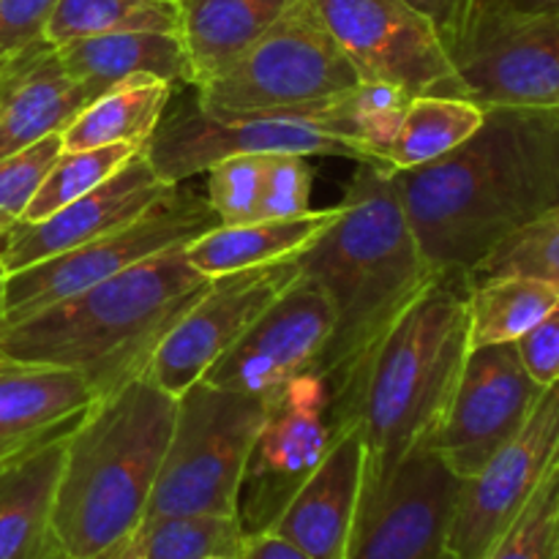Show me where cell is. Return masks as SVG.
<instances>
[{
	"instance_id": "obj_1",
	"label": "cell",
	"mask_w": 559,
	"mask_h": 559,
	"mask_svg": "<svg viewBox=\"0 0 559 559\" xmlns=\"http://www.w3.org/2000/svg\"><path fill=\"white\" fill-rule=\"evenodd\" d=\"M431 273H467L519 227L559 205V107H486L453 153L393 173Z\"/></svg>"
},
{
	"instance_id": "obj_2",
	"label": "cell",
	"mask_w": 559,
	"mask_h": 559,
	"mask_svg": "<svg viewBox=\"0 0 559 559\" xmlns=\"http://www.w3.org/2000/svg\"><path fill=\"white\" fill-rule=\"evenodd\" d=\"M467 278L437 273L331 391L333 429L366 448L364 495L380 489L445 415L469 353Z\"/></svg>"
},
{
	"instance_id": "obj_3",
	"label": "cell",
	"mask_w": 559,
	"mask_h": 559,
	"mask_svg": "<svg viewBox=\"0 0 559 559\" xmlns=\"http://www.w3.org/2000/svg\"><path fill=\"white\" fill-rule=\"evenodd\" d=\"M338 207L336 224L298 254L300 273L325 289L336 314L317 364L331 391L437 276L409 227L393 173L360 164Z\"/></svg>"
},
{
	"instance_id": "obj_4",
	"label": "cell",
	"mask_w": 559,
	"mask_h": 559,
	"mask_svg": "<svg viewBox=\"0 0 559 559\" xmlns=\"http://www.w3.org/2000/svg\"><path fill=\"white\" fill-rule=\"evenodd\" d=\"M175 413L178 399L142 369L69 431L52 502V538L66 559H96L142 527Z\"/></svg>"
},
{
	"instance_id": "obj_5",
	"label": "cell",
	"mask_w": 559,
	"mask_h": 559,
	"mask_svg": "<svg viewBox=\"0 0 559 559\" xmlns=\"http://www.w3.org/2000/svg\"><path fill=\"white\" fill-rule=\"evenodd\" d=\"M183 246L0 328V358L85 377L96 399L140 374L164 333L207 289Z\"/></svg>"
},
{
	"instance_id": "obj_6",
	"label": "cell",
	"mask_w": 559,
	"mask_h": 559,
	"mask_svg": "<svg viewBox=\"0 0 559 559\" xmlns=\"http://www.w3.org/2000/svg\"><path fill=\"white\" fill-rule=\"evenodd\" d=\"M267 399L200 380L178 396L173 437L147 502V519H238L240 486Z\"/></svg>"
},
{
	"instance_id": "obj_7",
	"label": "cell",
	"mask_w": 559,
	"mask_h": 559,
	"mask_svg": "<svg viewBox=\"0 0 559 559\" xmlns=\"http://www.w3.org/2000/svg\"><path fill=\"white\" fill-rule=\"evenodd\" d=\"M360 85L314 0L295 3L227 69L194 85V102L213 115L311 109Z\"/></svg>"
},
{
	"instance_id": "obj_8",
	"label": "cell",
	"mask_w": 559,
	"mask_h": 559,
	"mask_svg": "<svg viewBox=\"0 0 559 559\" xmlns=\"http://www.w3.org/2000/svg\"><path fill=\"white\" fill-rule=\"evenodd\" d=\"M342 98L311 109L254 115H213L191 98L164 109L145 142V156L167 186H180L191 175L207 173L222 158L240 153L338 156L374 164L349 131Z\"/></svg>"
},
{
	"instance_id": "obj_9",
	"label": "cell",
	"mask_w": 559,
	"mask_h": 559,
	"mask_svg": "<svg viewBox=\"0 0 559 559\" xmlns=\"http://www.w3.org/2000/svg\"><path fill=\"white\" fill-rule=\"evenodd\" d=\"M207 200L186 194L175 186L162 202L126 227L93 238L63 254L22 267L5 276L3 325H16L47 306L60 304L93 284L112 278L164 251L180 249L207 229L218 227Z\"/></svg>"
},
{
	"instance_id": "obj_10",
	"label": "cell",
	"mask_w": 559,
	"mask_h": 559,
	"mask_svg": "<svg viewBox=\"0 0 559 559\" xmlns=\"http://www.w3.org/2000/svg\"><path fill=\"white\" fill-rule=\"evenodd\" d=\"M464 93L484 107H559V11L473 3L445 38Z\"/></svg>"
},
{
	"instance_id": "obj_11",
	"label": "cell",
	"mask_w": 559,
	"mask_h": 559,
	"mask_svg": "<svg viewBox=\"0 0 559 559\" xmlns=\"http://www.w3.org/2000/svg\"><path fill=\"white\" fill-rule=\"evenodd\" d=\"M336 440L331 385L317 371L295 377L267 399L251 445L238 500L243 535L267 533L295 491L309 480Z\"/></svg>"
},
{
	"instance_id": "obj_12",
	"label": "cell",
	"mask_w": 559,
	"mask_h": 559,
	"mask_svg": "<svg viewBox=\"0 0 559 559\" xmlns=\"http://www.w3.org/2000/svg\"><path fill=\"white\" fill-rule=\"evenodd\" d=\"M360 82H391L409 96L467 98L445 41L407 0H314Z\"/></svg>"
},
{
	"instance_id": "obj_13",
	"label": "cell",
	"mask_w": 559,
	"mask_h": 559,
	"mask_svg": "<svg viewBox=\"0 0 559 559\" xmlns=\"http://www.w3.org/2000/svg\"><path fill=\"white\" fill-rule=\"evenodd\" d=\"M559 462V382L546 388L524 429L459 484L448 519L451 559H484L511 530Z\"/></svg>"
},
{
	"instance_id": "obj_14",
	"label": "cell",
	"mask_w": 559,
	"mask_h": 559,
	"mask_svg": "<svg viewBox=\"0 0 559 559\" xmlns=\"http://www.w3.org/2000/svg\"><path fill=\"white\" fill-rule=\"evenodd\" d=\"M544 391L524 369L516 344L469 347L445 415L426 445L456 478H469L524 429Z\"/></svg>"
},
{
	"instance_id": "obj_15",
	"label": "cell",
	"mask_w": 559,
	"mask_h": 559,
	"mask_svg": "<svg viewBox=\"0 0 559 559\" xmlns=\"http://www.w3.org/2000/svg\"><path fill=\"white\" fill-rule=\"evenodd\" d=\"M298 276V257H289L211 278L205 293L164 333L145 371L158 388L178 399L205 377Z\"/></svg>"
},
{
	"instance_id": "obj_16",
	"label": "cell",
	"mask_w": 559,
	"mask_h": 559,
	"mask_svg": "<svg viewBox=\"0 0 559 559\" xmlns=\"http://www.w3.org/2000/svg\"><path fill=\"white\" fill-rule=\"evenodd\" d=\"M333 325L336 314L325 289L300 273L202 380L227 391L271 399L295 377L317 371Z\"/></svg>"
},
{
	"instance_id": "obj_17",
	"label": "cell",
	"mask_w": 559,
	"mask_h": 559,
	"mask_svg": "<svg viewBox=\"0 0 559 559\" xmlns=\"http://www.w3.org/2000/svg\"><path fill=\"white\" fill-rule=\"evenodd\" d=\"M459 484L435 448H415L380 489L364 495L347 559H451L445 533Z\"/></svg>"
},
{
	"instance_id": "obj_18",
	"label": "cell",
	"mask_w": 559,
	"mask_h": 559,
	"mask_svg": "<svg viewBox=\"0 0 559 559\" xmlns=\"http://www.w3.org/2000/svg\"><path fill=\"white\" fill-rule=\"evenodd\" d=\"M156 175L145 156V147L129 158L115 175H109L102 186L82 194L80 200L69 202L52 216L41 222H20L9 235L3 262L5 273L22 271V267L41 262L47 257L63 254V251L76 249L93 238L115 233L126 227L142 213L151 211L156 202L173 191Z\"/></svg>"
},
{
	"instance_id": "obj_19",
	"label": "cell",
	"mask_w": 559,
	"mask_h": 559,
	"mask_svg": "<svg viewBox=\"0 0 559 559\" xmlns=\"http://www.w3.org/2000/svg\"><path fill=\"white\" fill-rule=\"evenodd\" d=\"M366 484V448L358 429L336 431L320 467L282 511L267 533L282 535L311 559H347L358 530Z\"/></svg>"
},
{
	"instance_id": "obj_20",
	"label": "cell",
	"mask_w": 559,
	"mask_h": 559,
	"mask_svg": "<svg viewBox=\"0 0 559 559\" xmlns=\"http://www.w3.org/2000/svg\"><path fill=\"white\" fill-rule=\"evenodd\" d=\"M93 98L47 41L0 63V158L60 134Z\"/></svg>"
},
{
	"instance_id": "obj_21",
	"label": "cell",
	"mask_w": 559,
	"mask_h": 559,
	"mask_svg": "<svg viewBox=\"0 0 559 559\" xmlns=\"http://www.w3.org/2000/svg\"><path fill=\"white\" fill-rule=\"evenodd\" d=\"M93 402L76 371L0 358V464L74 429Z\"/></svg>"
},
{
	"instance_id": "obj_22",
	"label": "cell",
	"mask_w": 559,
	"mask_h": 559,
	"mask_svg": "<svg viewBox=\"0 0 559 559\" xmlns=\"http://www.w3.org/2000/svg\"><path fill=\"white\" fill-rule=\"evenodd\" d=\"M66 435L0 464V559L55 555L52 502L63 467Z\"/></svg>"
},
{
	"instance_id": "obj_23",
	"label": "cell",
	"mask_w": 559,
	"mask_h": 559,
	"mask_svg": "<svg viewBox=\"0 0 559 559\" xmlns=\"http://www.w3.org/2000/svg\"><path fill=\"white\" fill-rule=\"evenodd\" d=\"M60 66L93 96L131 76H156L169 85L191 87V66L178 33L126 31L76 38L55 47Z\"/></svg>"
},
{
	"instance_id": "obj_24",
	"label": "cell",
	"mask_w": 559,
	"mask_h": 559,
	"mask_svg": "<svg viewBox=\"0 0 559 559\" xmlns=\"http://www.w3.org/2000/svg\"><path fill=\"white\" fill-rule=\"evenodd\" d=\"M338 216H342V207L336 205L289 218H260V222L235 224V227L218 224L183 246L186 260L205 278L289 260L317 243L336 224Z\"/></svg>"
},
{
	"instance_id": "obj_25",
	"label": "cell",
	"mask_w": 559,
	"mask_h": 559,
	"mask_svg": "<svg viewBox=\"0 0 559 559\" xmlns=\"http://www.w3.org/2000/svg\"><path fill=\"white\" fill-rule=\"evenodd\" d=\"M300 0H178L191 87L227 69Z\"/></svg>"
},
{
	"instance_id": "obj_26",
	"label": "cell",
	"mask_w": 559,
	"mask_h": 559,
	"mask_svg": "<svg viewBox=\"0 0 559 559\" xmlns=\"http://www.w3.org/2000/svg\"><path fill=\"white\" fill-rule=\"evenodd\" d=\"M175 87L156 76H131L93 98L63 131L60 142L63 151H87V147L120 145V142H140L162 120L169 107Z\"/></svg>"
},
{
	"instance_id": "obj_27",
	"label": "cell",
	"mask_w": 559,
	"mask_h": 559,
	"mask_svg": "<svg viewBox=\"0 0 559 559\" xmlns=\"http://www.w3.org/2000/svg\"><path fill=\"white\" fill-rule=\"evenodd\" d=\"M486 118L484 104L459 96H413L396 136L382 153L388 173L424 167L456 151L480 129Z\"/></svg>"
},
{
	"instance_id": "obj_28",
	"label": "cell",
	"mask_w": 559,
	"mask_h": 559,
	"mask_svg": "<svg viewBox=\"0 0 559 559\" xmlns=\"http://www.w3.org/2000/svg\"><path fill=\"white\" fill-rule=\"evenodd\" d=\"M559 289L538 278L502 276L469 287V347L516 344L557 306Z\"/></svg>"
},
{
	"instance_id": "obj_29",
	"label": "cell",
	"mask_w": 559,
	"mask_h": 559,
	"mask_svg": "<svg viewBox=\"0 0 559 559\" xmlns=\"http://www.w3.org/2000/svg\"><path fill=\"white\" fill-rule=\"evenodd\" d=\"M126 31L178 33V3H164V0H55L44 41L60 47V44L76 41V38Z\"/></svg>"
},
{
	"instance_id": "obj_30",
	"label": "cell",
	"mask_w": 559,
	"mask_h": 559,
	"mask_svg": "<svg viewBox=\"0 0 559 559\" xmlns=\"http://www.w3.org/2000/svg\"><path fill=\"white\" fill-rule=\"evenodd\" d=\"M502 276L538 278L559 289V205L508 235L464 273L467 287Z\"/></svg>"
},
{
	"instance_id": "obj_31",
	"label": "cell",
	"mask_w": 559,
	"mask_h": 559,
	"mask_svg": "<svg viewBox=\"0 0 559 559\" xmlns=\"http://www.w3.org/2000/svg\"><path fill=\"white\" fill-rule=\"evenodd\" d=\"M142 147L145 145L140 142H120V145L87 147V151H60L47 178L33 194L22 222H41L69 202L80 200L82 194L102 186L109 175L118 173Z\"/></svg>"
},
{
	"instance_id": "obj_32",
	"label": "cell",
	"mask_w": 559,
	"mask_h": 559,
	"mask_svg": "<svg viewBox=\"0 0 559 559\" xmlns=\"http://www.w3.org/2000/svg\"><path fill=\"white\" fill-rule=\"evenodd\" d=\"M243 527L224 516H164L142 522L145 559H205L213 555L240 557Z\"/></svg>"
},
{
	"instance_id": "obj_33",
	"label": "cell",
	"mask_w": 559,
	"mask_h": 559,
	"mask_svg": "<svg viewBox=\"0 0 559 559\" xmlns=\"http://www.w3.org/2000/svg\"><path fill=\"white\" fill-rule=\"evenodd\" d=\"M409 98L413 96L404 87L391 82H360L358 87L344 93L342 104L349 131L371 153L377 167H382V153L396 136Z\"/></svg>"
},
{
	"instance_id": "obj_34",
	"label": "cell",
	"mask_w": 559,
	"mask_h": 559,
	"mask_svg": "<svg viewBox=\"0 0 559 559\" xmlns=\"http://www.w3.org/2000/svg\"><path fill=\"white\" fill-rule=\"evenodd\" d=\"M262 186H265V156L240 153L222 158L207 169V205L216 211L218 222L251 224L260 218Z\"/></svg>"
},
{
	"instance_id": "obj_35",
	"label": "cell",
	"mask_w": 559,
	"mask_h": 559,
	"mask_svg": "<svg viewBox=\"0 0 559 559\" xmlns=\"http://www.w3.org/2000/svg\"><path fill=\"white\" fill-rule=\"evenodd\" d=\"M559 524V462L527 502L516 522L484 559H555Z\"/></svg>"
},
{
	"instance_id": "obj_36",
	"label": "cell",
	"mask_w": 559,
	"mask_h": 559,
	"mask_svg": "<svg viewBox=\"0 0 559 559\" xmlns=\"http://www.w3.org/2000/svg\"><path fill=\"white\" fill-rule=\"evenodd\" d=\"M60 151H63L60 134H49L22 147L20 153L0 158V229L11 233L22 222L33 194L47 178Z\"/></svg>"
},
{
	"instance_id": "obj_37",
	"label": "cell",
	"mask_w": 559,
	"mask_h": 559,
	"mask_svg": "<svg viewBox=\"0 0 559 559\" xmlns=\"http://www.w3.org/2000/svg\"><path fill=\"white\" fill-rule=\"evenodd\" d=\"M311 189H314V167L309 164V156L267 153L260 218H289L311 211Z\"/></svg>"
},
{
	"instance_id": "obj_38",
	"label": "cell",
	"mask_w": 559,
	"mask_h": 559,
	"mask_svg": "<svg viewBox=\"0 0 559 559\" xmlns=\"http://www.w3.org/2000/svg\"><path fill=\"white\" fill-rule=\"evenodd\" d=\"M55 0H0V63L44 41Z\"/></svg>"
},
{
	"instance_id": "obj_39",
	"label": "cell",
	"mask_w": 559,
	"mask_h": 559,
	"mask_svg": "<svg viewBox=\"0 0 559 559\" xmlns=\"http://www.w3.org/2000/svg\"><path fill=\"white\" fill-rule=\"evenodd\" d=\"M527 374L540 388H551L559 382V300L555 309L535 328H530L516 342Z\"/></svg>"
},
{
	"instance_id": "obj_40",
	"label": "cell",
	"mask_w": 559,
	"mask_h": 559,
	"mask_svg": "<svg viewBox=\"0 0 559 559\" xmlns=\"http://www.w3.org/2000/svg\"><path fill=\"white\" fill-rule=\"evenodd\" d=\"M407 3L413 5V9H418L424 16H429L437 25V31H440L442 41H445V38L456 31L459 22L467 16L469 5H473L475 0H407Z\"/></svg>"
},
{
	"instance_id": "obj_41",
	"label": "cell",
	"mask_w": 559,
	"mask_h": 559,
	"mask_svg": "<svg viewBox=\"0 0 559 559\" xmlns=\"http://www.w3.org/2000/svg\"><path fill=\"white\" fill-rule=\"evenodd\" d=\"M240 559H311L298 546L284 540L276 533H254L243 535V546H240Z\"/></svg>"
},
{
	"instance_id": "obj_42",
	"label": "cell",
	"mask_w": 559,
	"mask_h": 559,
	"mask_svg": "<svg viewBox=\"0 0 559 559\" xmlns=\"http://www.w3.org/2000/svg\"><path fill=\"white\" fill-rule=\"evenodd\" d=\"M475 3L491 5V9L519 11V14H551V11H559V0H475Z\"/></svg>"
},
{
	"instance_id": "obj_43",
	"label": "cell",
	"mask_w": 559,
	"mask_h": 559,
	"mask_svg": "<svg viewBox=\"0 0 559 559\" xmlns=\"http://www.w3.org/2000/svg\"><path fill=\"white\" fill-rule=\"evenodd\" d=\"M96 559H145V549H142V527L134 530L131 535H126L123 540H118L115 546H109L104 555Z\"/></svg>"
},
{
	"instance_id": "obj_44",
	"label": "cell",
	"mask_w": 559,
	"mask_h": 559,
	"mask_svg": "<svg viewBox=\"0 0 559 559\" xmlns=\"http://www.w3.org/2000/svg\"><path fill=\"white\" fill-rule=\"evenodd\" d=\"M5 276H9V273H5L3 262H0V325H3V293H5Z\"/></svg>"
},
{
	"instance_id": "obj_45",
	"label": "cell",
	"mask_w": 559,
	"mask_h": 559,
	"mask_svg": "<svg viewBox=\"0 0 559 559\" xmlns=\"http://www.w3.org/2000/svg\"><path fill=\"white\" fill-rule=\"evenodd\" d=\"M9 235H11V233H5V229H0V257H3L5 246H9Z\"/></svg>"
},
{
	"instance_id": "obj_46",
	"label": "cell",
	"mask_w": 559,
	"mask_h": 559,
	"mask_svg": "<svg viewBox=\"0 0 559 559\" xmlns=\"http://www.w3.org/2000/svg\"><path fill=\"white\" fill-rule=\"evenodd\" d=\"M205 559H240V557H235V555H213V557H205Z\"/></svg>"
},
{
	"instance_id": "obj_47",
	"label": "cell",
	"mask_w": 559,
	"mask_h": 559,
	"mask_svg": "<svg viewBox=\"0 0 559 559\" xmlns=\"http://www.w3.org/2000/svg\"><path fill=\"white\" fill-rule=\"evenodd\" d=\"M555 559H559V524H557V544H555Z\"/></svg>"
},
{
	"instance_id": "obj_48",
	"label": "cell",
	"mask_w": 559,
	"mask_h": 559,
	"mask_svg": "<svg viewBox=\"0 0 559 559\" xmlns=\"http://www.w3.org/2000/svg\"><path fill=\"white\" fill-rule=\"evenodd\" d=\"M52 559H66V557H63V551H60V549L55 551V557H52Z\"/></svg>"
},
{
	"instance_id": "obj_49",
	"label": "cell",
	"mask_w": 559,
	"mask_h": 559,
	"mask_svg": "<svg viewBox=\"0 0 559 559\" xmlns=\"http://www.w3.org/2000/svg\"><path fill=\"white\" fill-rule=\"evenodd\" d=\"M164 3H178V0H164Z\"/></svg>"
},
{
	"instance_id": "obj_50",
	"label": "cell",
	"mask_w": 559,
	"mask_h": 559,
	"mask_svg": "<svg viewBox=\"0 0 559 559\" xmlns=\"http://www.w3.org/2000/svg\"><path fill=\"white\" fill-rule=\"evenodd\" d=\"M55 551H58V549H55ZM52 557H55V555H52ZM52 557H49V559H52Z\"/></svg>"
}]
</instances>
